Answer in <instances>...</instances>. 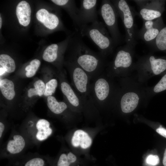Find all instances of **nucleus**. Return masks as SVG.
<instances>
[{
	"label": "nucleus",
	"mask_w": 166,
	"mask_h": 166,
	"mask_svg": "<svg viewBox=\"0 0 166 166\" xmlns=\"http://www.w3.org/2000/svg\"><path fill=\"white\" fill-rule=\"evenodd\" d=\"M80 33L75 32L71 38V62L84 70L93 81L105 71L108 63L107 58L100 52H96L84 43Z\"/></svg>",
	"instance_id": "obj_1"
},
{
	"label": "nucleus",
	"mask_w": 166,
	"mask_h": 166,
	"mask_svg": "<svg viewBox=\"0 0 166 166\" xmlns=\"http://www.w3.org/2000/svg\"><path fill=\"white\" fill-rule=\"evenodd\" d=\"M118 79L120 89L115 106L119 107L123 113H131L140 104L148 102L146 85L138 81L135 76Z\"/></svg>",
	"instance_id": "obj_2"
},
{
	"label": "nucleus",
	"mask_w": 166,
	"mask_h": 166,
	"mask_svg": "<svg viewBox=\"0 0 166 166\" xmlns=\"http://www.w3.org/2000/svg\"><path fill=\"white\" fill-rule=\"evenodd\" d=\"M120 89L118 83L104 71L91 83L90 93L95 106H115Z\"/></svg>",
	"instance_id": "obj_3"
},
{
	"label": "nucleus",
	"mask_w": 166,
	"mask_h": 166,
	"mask_svg": "<svg viewBox=\"0 0 166 166\" xmlns=\"http://www.w3.org/2000/svg\"><path fill=\"white\" fill-rule=\"evenodd\" d=\"M135 47L126 44L118 48L112 60L108 62L105 72L115 79L131 76L134 71Z\"/></svg>",
	"instance_id": "obj_4"
},
{
	"label": "nucleus",
	"mask_w": 166,
	"mask_h": 166,
	"mask_svg": "<svg viewBox=\"0 0 166 166\" xmlns=\"http://www.w3.org/2000/svg\"><path fill=\"white\" fill-rule=\"evenodd\" d=\"M134 70L138 81L146 85L152 77L162 76L166 72V55L158 57L150 52L140 57L135 62Z\"/></svg>",
	"instance_id": "obj_5"
},
{
	"label": "nucleus",
	"mask_w": 166,
	"mask_h": 166,
	"mask_svg": "<svg viewBox=\"0 0 166 166\" xmlns=\"http://www.w3.org/2000/svg\"><path fill=\"white\" fill-rule=\"evenodd\" d=\"M79 30L82 37H87L91 39L104 57L107 58L113 53L116 46L105 24L97 20L90 25H81Z\"/></svg>",
	"instance_id": "obj_6"
},
{
	"label": "nucleus",
	"mask_w": 166,
	"mask_h": 166,
	"mask_svg": "<svg viewBox=\"0 0 166 166\" xmlns=\"http://www.w3.org/2000/svg\"><path fill=\"white\" fill-rule=\"evenodd\" d=\"M69 66L74 89L80 96L86 109L95 106L90 93L91 79L88 74L75 64L69 62Z\"/></svg>",
	"instance_id": "obj_7"
},
{
	"label": "nucleus",
	"mask_w": 166,
	"mask_h": 166,
	"mask_svg": "<svg viewBox=\"0 0 166 166\" xmlns=\"http://www.w3.org/2000/svg\"><path fill=\"white\" fill-rule=\"evenodd\" d=\"M121 18L125 31L126 44L135 48L137 44L134 25V13L131 7L124 0H111Z\"/></svg>",
	"instance_id": "obj_8"
},
{
	"label": "nucleus",
	"mask_w": 166,
	"mask_h": 166,
	"mask_svg": "<svg viewBox=\"0 0 166 166\" xmlns=\"http://www.w3.org/2000/svg\"><path fill=\"white\" fill-rule=\"evenodd\" d=\"M99 13L116 47L121 43L122 38L118 25L119 16L111 0L102 1Z\"/></svg>",
	"instance_id": "obj_9"
},
{
	"label": "nucleus",
	"mask_w": 166,
	"mask_h": 166,
	"mask_svg": "<svg viewBox=\"0 0 166 166\" xmlns=\"http://www.w3.org/2000/svg\"><path fill=\"white\" fill-rule=\"evenodd\" d=\"M165 0H147L139 7L138 15L143 20H154L160 18L165 10Z\"/></svg>",
	"instance_id": "obj_10"
},
{
	"label": "nucleus",
	"mask_w": 166,
	"mask_h": 166,
	"mask_svg": "<svg viewBox=\"0 0 166 166\" xmlns=\"http://www.w3.org/2000/svg\"><path fill=\"white\" fill-rule=\"evenodd\" d=\"M26 144L23 136L18 132H14L3 147L1 157L11 158L19 155L23 150Z\"/></svg>",
	"instance_id": "obj_11"
},
{
	"label": "nucleus",
	"mask_w": 166,
	"mask_h": 166,
	"mask_svg": "<svg viewBox=\"0 0 166 166\" xmlns=\"http://www.w3.org/2000/svg\"><path fill=\"white\" fill-rule=\"evenodd\" d=\"M27 134L34 141L41 142L47 139L52 134L53 129L50 122L46 119H41L34 124L26 127Z\"/></svg>",
	"instance_id": "obj_12"
},
{
	"label": "nucleus",
	"mask_w": 166,
	"mask_h": 166,
	"mask_svg": "<svg viewBox=\"0 0 166 166\" xmlns=\"http://www.w3.org/2000/svg\"><path fill=\"white\" fill-rule=\"evenodd\" d=\"M80 1L81 6L78 12L80 27L98 20L97 6L98 1L82 0Z\"/></svg>",
	"instance_id": "obj_13"
},
{
	"label": "nucleus",
	"mask_w": 166,
	"mask_h": 166,
	"mask_svg": "<svg viewBox=\"0 0 166 166\" xmlns=\"http://www.w3.org/2000/svg\"><path fill=\"white\" fill-rule=\"evenodd\" d=\"M61 80L60 84L61 91L72 110L75 112H80L82 110H85L82 100L74 88L65 80Z\"/></svg>",
	"instance_id": "obj_14"
},
{
	"label": "nucleus",
	"mask_w": 166,
	"mask_h": 166,
	"mask_svg": "<svg viewBox=\"0 0 166 166\" xmlns=\"http://www.w3.org/2000/svg\"><path fill=\"white\" fill-rule=\"evenodd\" d=\"M10 166H54L53 162L48 157L34 154L13 159Z\"/></svg>",
	"instance_id": "obj_15"
},
{
	"label": "nucleus",
	"mask_w": 166,
	"mask_h": 166,
	"mask_svg": "<svg viewBox=\"0 0 166 166\" xmlns=\"http://www.w3.org/2000/svg\"><path fill=\"white\" fill-rule=\"evenodd\" d=\"M165 25L161 17L156 19L153 26L143 31H139L136 33V37L141 39L150 45L155 41L161 30Z\"/></svg>",
	"instance_id": "obj_16"
},
{
	"label": "nucleus",
	"mask_w": 166,
	"mask_h": 166,
	"mask_svg": "<svg viewBox=\"0 0 166 166\" xmlns=\"http://www.w3.org/2000/svg\"><path fill=\"white\" fill-rule=\"evenodd\" d=\"M36 17L38 21L49 29H56L60 24L59 18L57 15L49 13L44 9L38 10L36 13Z\"/></svg>",
	"instance_id": "obj_17"
},
{
	"label": "nucleus",
	"mask_w": 166,
	"mask_h": 166,
	"mask_svg": "<svg viewBox=\"0 0 166 166\" xmlns=\"http://www.w3.org/2000/svg\"><path fill=\"white\" fill-rule=\"evenodd\" d=\"M92 143L91 137L87 132L81 129L75 131L71 139V143L73 147L83 149L89 148Z\"/></svg>",
	"instance_id": "obj_18"
},
{
	"label": "nucleus",
	"mask_w": 166,
	"mask_h": 166,
	"mask_svg": "<svg viewBox=\"0 0 166 166\" xmlns=\"http://www.w3.org/2000/svg\"><path fill=\"white\" fill-rule=\"evenodd\" d=\"M16 13L19 23L26 26L29 24L31 19V9L27 2L22 1L17 5Z\"/></svg>",
	"instance_id": "obj_19"
},
{
	"label": "nucleus",
	"mask_w": 166,
	"mask_h": 166,
	"mask_svg": "<svg viewBox=\"0 0 166 166\" xmlns=\"http://www.w3.org/2000/svg\"><path fill=\"white\" fill-rule=\"evenodd\" d=\"M47 105L50 110L56 115H61L69 110V105L64 101H58L52 96L48 97Z\"/></svg>",
	"instance_id": "obj_20"
},
{
	"label": "nucleus",
	"mask_w": 166,
	"mask_h": 166,
	"mask_svg": "<svg viewBox=\"0 0 166 166\" xmlns=\"http://www.w3.org/2000/svg\"><path fill=\"white\" fill-rule=\"evenodd\" d=\"M145 91L148 101L159 93L166 91V72L155 85L152 86H146Z\"/></svg>",
	"instance_id": "obj_21"
},
{
	"label": "nucleus",
	"mask_w": 166,
	"mask_h": 166,
	"mask_svg": "<svg viewBox=\"0 0 166 166\" xmlns=\"http://www.w3.org/2000/svg\"><path fill=\"white\" fill-rule=\"evenodd\" d=\"M150 46L151 52L161 51L166 54V26L161 30L155 41Z\"/></svg>",
	"instance_id": "obj_22"
},
{
	"label": "nucleus",
	"mask_w": 166,
	"mask_h": 166,
	"mask_svg": "<svg viewBox=\"0 0 166 166\" xmlns=\"http://www.w3.org/2000/svg\"><path fill=\"white\" fill-rule=\"evenodd\" d=\"M77 156L70 151L62 152L56 160L53 162L54 166H72L77 160Z\"/></svg>",
	"instance_id": "obj_23"
},
{
	"label": "nucleus",
	"mask_w": 166,
	"mask_h": 166,
	"mask_svg": "<svg viewBox=\"0 0 166 166\" xmlns=\"http://www.w3.org/2000/svg\"><path fill=\"white\" fill-rule=\"evenodd\" d=\"M0 89L3 96L7 100H11L14 98L15 92L14 84L12 81L7 78L1 80Z\"/></svg>",
	"instance_id": "obj_24"
},
{
	"label": "nucleus",
	"mask_w": 166,
	"mask_h": 166,
	"mask_svg": "<svg viewBox=\"0 0 166 166\" xmlns=\"http://www.w3.org/2000/svg\"><path fill=\"white\" fill-rule=\"evenodd\" d=\"M59 49V45L56 44H53L48 46L43 52V59L49 62L56 61L58 57Z\"/></svg>",
	"instance_id": "obj_25"
},
{
	"label": "nucleus",
	"mask_w": 166,
	"mask_h": 166,
	"mask_svg": "<svg viewBox=\"0 0 166 166\" xmlns=\"http://www.w3.org/2000/svg\"><path fill=\"white\" fill-rule=\"evenodd\" d=\"M0 67H2L8 73L14 72L16 68L14 60L10 56L6 54L0 55Z\"/></svg>",
	"instance_id": "obj_26"
},
{
	"label": "nucleus",
	"mask_w": 166,
	"mask_h": 166,
	"mask_svg": "<svg viewBox=\"0 0 166 166\" xmlns=\"http://www.w3.org/2000/svg\"><path fill=\"white\" fill-rule=\"evenodd\" d=\"M34 88L29 89L27 92L28 96L31 97L34 96L41 97L44 95L45 91V85L41 80H38L34 84Z\"/></svg>",
	"instance_id": "obj_27"
},
{
	"label": "nucleus",
	"mask_w": 166,
	"mask_h": 166,
	"mask_svg": "<svg viewBox=\"0 0 166 166\" xmlns=\"http://www.w3.org/2000/svg\"><path fill=\"white\" fill-rule=\"evenodd\" d=\"M40 64V61L38 59H35L32 60L30 64L27 65L25 68L26 77L30 78L34 76Z\"/></svg>",
	"instance_id": "obj_28"
},
{
	"label": "nucleus",
	"mask_w": 166,
	"mask_h": 166,
	"mask_svg": "<svg viewBox=\"0 0 166 166\" xmlns=\"http://www.w3.org/2000/svg\"><path fill=\"white\" fill-rule=\"evenodd\" d=\"M58 85L57 80L55 78L50 80L45 84V89L44 95L46 97L52 96L55 92Z\"/></svg>",
	"instance_id": "obj_29"
},
{
	"label": "nucleus",
	"mask_w": 166,
	"mask_h": 166,
	"mask_svg": "<svg viewBox=\"0 0 166 166\" xmlns=\"http://www.w3.org/2000/svg\"><path fill=\"white\" fill-rule=\"evenodd\" d=\"M146 162L150 165H156L159 162V158L157 155H149L146 158Z\"/></svg>",
	"instance_id": "obj_30"
},
{
	"label": "nucleus",
	"mask_w": 166,
	"mask_h": 166,
	"mask_svg": "<svg viewBox=\"0 0 166 166\" xmlns=\"http://www.w3.org/2000/svg\"><path fill=\"white\" fill-rule=\"evenodd\" d=\"M156 131L158 133L166 138V129L162 127L161 126L156 129Z\"/></svg>",
	"instance_id": "obj_31"
},
{
	"label": "nucleus",
	"mask_w": 166,
	"mask_h": 166,
	"mask_svg": "<svg viewBox=\"0 0 166 166\" xmlns=\"http://www.w3.org/2000/svg\"><path fill=\"white\" fill-rule=\"evenodd\" d=\"M6 127L2 121L0 122V138H2L5 130Z\"/></svg>",
	"instance_id": "obj_32"
},
{
	"label": "nucleus",
	"mask_w": 166,
	"mask_h": 166,
	"mask_svg": "<svg viewBox=\"0 0 166 166\" xmlns=\"http://www.w3.org/2000/svg\"><path fill=\"white\" fill-rule=\"evenodd\" d=\"M163 163L164 166H166V148L164 154Z\"/></svg>",
	"instance_id": "obj_33"
},
{
	"label": "nucleus",
	"mask_w": 166,
	"mask_h": 166,
	"mask_svg": "<svg viewBox=\"0 0 166 166\" xmlns=\"http://www.w3.org/2000/svg\"><path fill=\"white\" fill-rule=\"evenodd\" d=\"M0 75H1L5 71H6L4 69L1 67H0Z\"/></svg>",
	"instance_id": "obj_34"
},
{
	"label": "nucleus",
	"mask_w": 166,
	"mask_h": 166,
	"mask_svg": "<svg viewBox=\"0 0 166 166\" xmlns=\"http://www.w3.org/2000/svg\"><path fill=\"white\" fill-rule=\"evenodd\" d=\"M2 19L0 15V28L1 29L2 27Z\"/></svg>",
	"instance_id": "obj_35"
}]
</instances>
